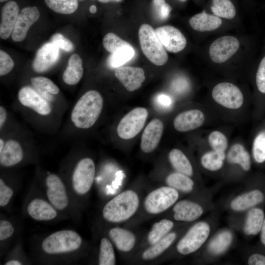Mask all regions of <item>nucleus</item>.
<instances>
[{
    "mask_svg": "<svg viewBox=\"0 0 265 265\" xmlns=\"http://www.w3.org/2000/svg\"><path fill=\"white\" fill-rule=\"evenodd\" d=\"M180 195L178 191L165 185L153 188L143 197L137 213L125 224V227H135L161 215L178 201Z\"/></svg>",
    "mask_w": 265,
    "mask_h": 265,
    "instance_id": "f257e3e1",
    "label": "nucleus"
},
{
    "mask_svg": "<svg viewBox=\"0 0 265 265\" xmlns=\"http://www.w3.org/2000/svg\"><path fill=\"white\" fill-rule=\"evenodd\" d=\"M142 198L141 191L138 187H131L121 191L103 207V219L113 224H125L137 213Z\"/></svg>",
    "mask_w": 265,
    "mask_h": 265,
    "instance_id": "f03ea898",
    "label": "nucleus"
},
{
    "mask_svg": "<svg viewBox=\"0 0 265 265\" xmlns=\"http://www.w3.org/2000/svg\"><path fill=\"white\" fill-rule=\"evenodd\" d=\"M104 100L100 93L91 90L77 101L72 111L71 118L80 129H88L96 123L102 112Z\"/></svg>",
    "mask_w": 265,
    "mask_h": 265,
    "instance_id": "7ed1b4c3",
    "label": "nucleus"
},
{
    "mask_svg": "<svg viewBox=\"0 0 265 265\" xmlns=\"http://www.w3.org/2000/svg\"><path fill=\"white\" fill-rule=\"evenodd\" d=\"M141 50L145 56L154 64L162 66L168 60L166 51L157 36L155 30L149 25H142L138 30Z\"/></svg>",
    "mask_w": 265,
    "mask_h": 265,
    "instance_id": "20e7f679",
    "label": "nucleus"
},
{
    "mask_svg": "<svg viewBox=\"0 0 265 265\" xmlns=\"http://www.w3.org/2000/svg\"><path fill=\"white\" fill-rule=\"evenodd\" d=\"M181 232L173 230L156 243L138 251L127 262L134 265L155 264L171 248Z\"/></svg>",
    "mask_w": 265,
    "mask_h": 265,
    "instance_id": "39448f33",
    "label": "nucleus"
},
{
    "mask_svg": "<svg viewBox=\"0 0 265 265\" xmlns=\"http://www.w3.org/2000/svg\"><path fill=\"white\" fill-rule=\"evenodd\" d=\"M82 243L80 236L71 230L56 231L49 235L42 242L44 252L56 254L72 252L78 250Z\"/></svg>",
    "mask_w": 265,
    "mask_h": 265,
    "instance_id": "423d86ee",
    "label": "nucleus"
},
{
    "mask_svg": "<svg viewBox=\"0 0 265 265\" xmlns=\"http://www.w3.org/2000/svg\"><path fill=\"white\" fill-rule=\"evenodd\" d=\"M210 232L211 228L208 223L199 221L195 223L177 241L175 251L182 256L195 252L206 242Z\"/></svg>",
    "mask_w": 265,
    "mask_h": 265,
    "instance_id": "0eeeda50",
    "label": "nucleus"
},
{
    "mask_svg": "<svg viewBox=\"0 0 265 265\" xmlns=\"http://www.w3.org/2000/svg\"><path fill=\"white\" fill-rule=\"evenodd\" d=\"M107 235L122 258L126 261L137 252L141 239L127 227H111L108 230Z\"/></svg>",
    "mask_w": 265,
    "mask_h": 265,
    "instance_id": "6e6552de",
    "label": "nucleus"
},
{
    "mask_svg": "<svg viewBox=\"0 0 265 265\" xmlns=\"http://www.w3.org/2000/svg\"><path fill=\"white\" fill-rule=\"evenodd\" d=\"M95 164L90 158H84L77 163L72 175V186L79 195L87 194L92 186L95 175Z\"/></svg>",
    "mask_w": 265,
    "mask_h": 265,
    "instance_id": "1a4fd4ad",
    "label": "nucleus"
},
{
    "mask_svg": "<svg viewBox=\"0 0 265 265\" xmlns=\"http://www.w3.org/2000/svg\"><path fill=\"white\" fill-rule=\"evenodd\" d=\"M148 116L144 107L133 108L120 120L117 128L118 136L123 139H130L137 135L143 129Z\"/></svg>",
    "mask_w": 265,
    "mask_h": 265,
    "instance_id": "9d476101",
    "label": "nucleus"
},
{
    "mask_svg": "<svg viewBox=\"0 0 265 265\" xmlns=\"http://www.w3.org/2000/svg\"><path fill=\"white\" fill-rule=\"evenodd\" d=\"M203 213V207L198 203L191 199H185L178 200L159 217L178 222L189 223L198 219Z\"/></svg>",
    "mask_w": 265,
    "mask_h": 265,
    "instance_id": "9b49d317",
    "label": "nucleus"
},
{
    "mask_svg": "<svg viewBox=\"0 0 265 265\" xmlns=\"http://www.w3.org/2000/svg\"><path fill=\"white\" fill-rule=\"evenodd\" d=\"M212 96L218 104L230 109L238 108L243 103V96L240 89L229 82L216 85L212 90Z\"/></svg>",
    "mask_w": 265,
    "mask_h": 265,
    "instance_id": "f8f14e48",
    "label": "nucleus"
},
{
    "mask_svg": "<svg viewBox=\"0 0 265 265\" xmlns=\"http://www.w3.org/2000/svg\"><path fill=\"white\" fill-rule=\"evenodd\" d=\"M239 46V41L235 37L224 36L219 37L210 47V58L215 63L224 62L237 52Z\"/></svg>",
    "mask_w": 265,
    "mask_h": 265,
    "instance_id": "ddd939ff",
    "label": "nucleus"
},
{
    "mask_svg": "<svg viewBox=\"0 0 265 265\" xmlns=\"http://www.w3.org/2000/svg\"><path fill=\"white\" fill-rule=\"evenodd\" d=\"M18 98L23 106L32 109L40 115H47L52 111L48 100L30 86L22 87L18 92Z\"/></svg>",
    "mask_w": 265,
    "mask_h": 265,
    "instance_id": "4468645a",
    "label": "nucleus"
},
{
    "mask_svg": "<svg viewBox=\"0 0 265 265\" xmlns=\"http://www.w3.org/2000/svg\"><path fill=\"white\" fill-rule=\"evenodd\" d=\"M40 13L35 6H27L21 10L11 34L14 42L23 41L31 26L39 18Z\"/></svg>",
    "mask_w": 265,
    "mask_h": 265,
    "instance_id": "2eb2a0df",
    "label": "nucleus"
},
{
    "mask_svg": "<svg viewBox=\"0 0 265 265\" xmlns=\"http://www.w3.org/2000/svg\"><path fill=\"white\" fill-rule=\"evenodd\" d=\"M155 31L165 49L169 52H179L186 46V40L185 36L173 26H159L155 29Z\"/></svg>",
    "mask_w": 265,
    "mask_h": 265,
    "instance_id": "dca6fc26",
    "label": "nucleus"
},
{
    "mask_svg": "<svg viewBox=\"0 0 265 265\" xmlns=\"http://www.w3.org/2000/svg\"><path fill=\"white\" fill-rule=\"evenodd\" d=\"M47 196L50 203L57 210H62L68 205L69 200L65 186L60 178L51 174L46 179Z\"/></svg>",
    "mask_w": 265,
    "mask_h": 265,
    "instance_id": "f3484780",
    "label": "nucleus"
},
{
    "mask_svg": "<svg viewBox=\"0 0 265 265\" xmlns=\"http://www.w3.org/2000/svg\"><path fill=\"white\" fill-rule=\"evenodd\" d=\"M59 49L52 42L44 44L37 52L32 67L37 73L47 71L57 62Z\"/></svg>",
    "mask_w": 265,
    "mask_h": 265,
    "instance_id": "a211bd4d",
    "label": "nucleus"
},
{
    "mask_svg": "<svg viewBox=\"0 0 265 265\" xmlns=\"http://www.w3.org/2000/svg\"><path fill=\"white\" fill-rule=\"evenodd\" d=\"M115 76L130 92L139 88L145 80L144 70L137 67L122 66L117 68Z\"/></svg>",
    "mask_w": 265,
    "mask_h": 265,
    "instance_id": "6ab92c4d",
    "label": "nucleus"
},
{
    "mask_svg": "<svg viewBox=\"0 0 265 265\" xmlns=\"http://www.w3.org/2000/svg\"><path fill=\"white\" fill-rule=\"evenodd\" d=\"M175 226L174 220L164 217L153 223L147 233L141 238L137 252L159 241L174 230Z\"/></svg>",
    "mask_w": 265,
    "mask_h": 265,
    "instance_id": "aec40b11",
    "label": "nucleus"
},
{
    "mask_svg": "<svg viewBox=\"0 0 265 265\" xmlns=\"http://www.w3.org/2000/svg\"><path fill=\"white\" fill-rule=\"evenodd\" d=\"M163 131V124L159 119H154L147 125L142 133L140 148L145 153H150L157 147Z\"/></svg>",
    "mask_w": 265,
    "mask_h": 265,
    "instance_id": "412c9836",
    "label": "nucleus"
},
{
    "mask_svg": "<svg viewBox=\"0 0 265 265\" xmlns=\"http://www.w3.org/2000/svg\"><path fill=\"white\" fill-rule=\"evenodd\" d=\"M20 8L17 2L10 0L5 2L1 9L0 37L4 40L12 34L18 19Z\"/></svg>",
    "mask_w": 265,
    "mask_h": 265,
    "instance_id": "4be33fe9",
    "label": "nucleus"
},
{
    "mask_svg": "<svg viewBox=\"0 0 265 265\" xmlns=\"http://www.w3.org/2000/svg\"><path fill=\"white\" fill-rule=\"evenodd\" d=\"M204 113L198 109H191L179 114L174 119L175 129L179 132H187L196 129L204 122Z\"/></svg>",
    "mask_w": 265,
    "mask_h": 265,
    "instance_id": "5701e85b",
    "label": "nucleus"
},
{
    "mask_svg": "<svg viewBox=\"0 0 265 265\" xmlns=\"http://www.w3.org/2000/svg\"><path fill=\"white\" fill-rule=\"evenodd\" d=\"M29 215L37 221H48L54 219L57 213L56 209L46 201L35 198L31 200L27 207Z\"/></svg>",
    "mask_w": 265,
    "mask_h": 265,
    "instance_id": "b1692460",
    "label": "nucleus"
},
{
    "mask_svg": "<svg viewBox=\"0 0 265 265\" xmlns=\"http://www.w3.org/2000/svg\"><path fill=\"white\" fill-rule=\"evenodd\" d=\"M23 152L20 143L15 140L7 141L0 151V164L4 167H10L21 161Z\"/></svg>",
    "mask_w": 265,
    "mask_h": 265,
    "instance_id": "393cba45",
    "label": "nucleus"
},
{
    "mask_svg": "<svg viewBox=\"0 0 265 265\" xmlns=\"http://www.w3.org/2000/svg\"><path fill=\"white\" fill-rule=\"evenodd\" d=\"M162 180L164 185L173 188L180 193H191L195 188L194 182L191 177L177 171L168 173Z\"/></svg>",
    "mask_w": 265,
    "mask_h": 265,
    "instance_id": "a878e982",
    "label": "nucleus"
},
{
    "mask_svg": "<svg viewBox=\"0 0 265 265\" xmlns=\"http://www.w3.org/2000/svg\"><path fill=\"white\" fill-rule=\"evenodd\" d=\"M264 199L263 192L259 189H254L235 198L231 202L230 206L235 211H243L261 203Z\"/></svg>",
    "mask_w": 265,
    "mask_h": 265,
    "instance_id": "bb28decb",
    "label": "nucleus"
},
{
    "mask_svg": "<svg viewBox=\"0 0 265 265\" xmlns=\"http://www.w3.org/2000/svg\"><path fill=\"white\" fill-rule=\"evenodd\" d=\"M189 23L195 30L209 31L218 28L222 24V20L214 15H211L203 11L190 18Z\"/></svg>",
    "mask_w": 265,
    "mask_h": 265,
    "instance_id": "cd10ccee",
    "label": "nucleus"
},
{
    "mask_svg": "<svg viewBox=\"0 0 265 265\" xmlns=\"http://www.w3.org/2000/svg\"><path fill=\"white\" fill-rule=\"evenodd\" d=\"M83 74L82 61L78 54H73L68 60V65L65 70L62 78L67 84L75 85L81 80Z\"/></svg>",
    "mask_w": 265,
    "mask_h": 265,
    "instance_id": "c85d7f7f",
    "label": "nucleus"
},
{
    "mask_svg": "<svg viewBox=\"0 0 265 265\" xmlns=\"http://www.w3.org/2000/svg\"><path fill=\"white\" fill-rule=\"evenodd\" d=\"M168 160L175 171L190 177L193 175L192 164L186 155L178 149H173L168 154Z\"/></svg>",
    "mask_w": 265,
    "mask_h": 265,
    "instance_id": "c756f323",
    "label": "nucleus"
},
{
    "mask_svg": "<svg viewBox=\"0 0 265 265\" xmlns=\"http://www.w3.org/2000/svg\"><path fill=\"white\" fill-rule=\"evenodd\" d=\"M265 214L259 208L251 209L248 212L244 225V232L247 235H256L261 230Z\"/></svg>",
    "mask_w": 265,
    "mask_h": 265,
    "instance_id": "7c9ffc66",
    "label": "nucleus"
},
{
    "mask_svg": "<svg viewBox=\"0 0 265 265\" xmlns=\"http://www.w3.org/2000/svg\"><path fill=\"white\" fill-rule=\"evenodd\" d=\"M227 160L232 164H239L244 171L251 167V159L248 152L240 144L233 145L227 154Z\"/></svg>",
    "mask_w": 265,
    "mask_h": 265,
    "instance_id": "2f4dec72",
    "label": "nucleus"
},
{
    "mask_svg": "<svg viewBox=\"0 0 265 265\" xmlns=\"http://www.w3.org/2000/svg\"><path fill=\"white\" fill-rule=\"evenodd\" d=\"M100 265H115L116 264V255L114 245L108 238L101 239L98 255Z\"/></svg>",
    "mask_w": 265,
    "mask_h": 265,
    "instance_id": "473e14b6",
    "label": "nucleus"
},
{
    "mask_svg": "<svg viewBox=\"0 0 265 265\" xmlns=\"http://www.w3.org/2000/svg\"><path fill=\"white\" fill-rule=\"evenodd\" d=\"M232 239L233 236L230 231H222L212 239L209 244L208 249L214 255L220 254L229 247Z\"/></svg>",
    "mask_w": 265,
    "mask_h": 265,
    "instance_id": "72a5a7b5",
    "label": "nucleus"
},
{
    "mask_svg": "<svg viewBox=\"0 0 265 265\" xmlns=\"http://www.w3.org/2000/svg\"><path fill=\"white\" fill-rule=\"evenodd\" d=\"M46 5L53 12L61 14H71L79 7L78 0H44Z\"/></svg>",
    "mask_w": 265,
    "mask_h": 265,
    "instance_id": "f704fd0d",
    "label": "nucleus"
},
{
    "mask_svg": "<svg viewBox=\"0 0 265 265\" xmlns=\"http://www.w3.org/2000/svg\"><path fill=\"white\" fill-rule=\"evenodd\" d=\"M225 159V152L212 150L202 157L201 162L202 166L210 171H216L223 166Z\"/></svg>",
    "mask_w": 265,
    "mask_h": 265,
    "instance_id": "c9c22d12",
    "label": "nucleus"
},
{
    "mask_svg": "<svg viewBox=\"0 0 265 265\" xmlns=\"http://www.w3.org/2000/svg\"><path fill=\"white\" fill-rule=\"evenodd\" d=\"M134 54L135 51L130 44L111 53L108 60V65L112 68H117L131 60Z\"/></svg>",
    "mask_w": 265,
    "mask_h": 265,
    "instance_id": "e433bc0d",
    "label": "nucleus"
},
{
    "mask_svg": "<svg viewBox=\"0 0 265 265\" xmlns=\"http://www.w3.org/2000/svg\"><path fill=\"white\" fill-rule=\"evenodd\" d=\"M211 10L218 17L232 19L236 16V9L230 0H212Z\"/></svg>",
    "mask_w": 265,
    "mask_h": 265,
    "instance_id": "4c0bfd02",
    "label": "nucleus"
},
{
    "mask_svg": "<svg viewBox=\"0 0 265 265\" xmlns=\"http://www.w3.org/2000/svg\"><path fill=\"white\" fill-rule=\"evenodd\" d=\"M33 86L43 97L48 99V94L57 95L59 92L58 87L50 79L44 77H36L30 80Z\"/></svg>",
    "mask_w": 265,
    "mask_h": 265,
    "instance_id": "58836bf2",
    "label": "nucleus"
},
{
    "mask_svg": "<svg viewBox=\"0 0 265 265\" xmlns=\"http://www.w3.org/2000/svg\"><path fill=\"white\" fill-rule=\"evenodd\" d=\"M103 44L105 49L111 53L130 44L113 33H108L104 37Z\"/></svg>",
    "mask_w": 265,
    "mask_h": 265,
    "instance_id": "ea45409f",
    "label": "nucleus"
},
{
    "mask_svg": "<svg viewBox=\"0 0 265 265\" xmlns=\"http://www.w3.org/2000/svg\"><path fill=\"white\" fill-rule=\"evenodd\" d=\"M252 152L254 159L257 162L265 161V131L261 132L255 137Z\"/></svg>",
    "mask_w": 265,
    "mask_h": 265,
    "instance_id": "a19ab883",
    "label": "nucleus"
},
{
    "mask_svg": "<svg viewBox=\"0 0 265 265\" xmlns=\"http://www.w3.org/2000/svg\"><path fill=\"white\" fill-rule=\"evenodd\" d=\"M209 142L213 150L225 152L228 146V140L225 135L219 131L212 132L208 137Z\"/></svg>",
    "mask_w": 265,
    "mask_h": 265,
    "instance_id": "79ce46f5",
    "label": "nucleus"
},
{
    "mask_svg": "<svg viewBox=\"0 0 265 265\" xmlns=\"http://www.w3.org/2000/svg\"><path fill=\"white\" fill-rule=\"evenodd\" d=\"M153 7L156 15L161 20L167 19L172 10L171 7L165 0H153Z\"/></svg>",
    "mask_w": 265,
    "mask_h": 265,
    "instance_id": "37998d69",
    "label": "nucleus"
},
{
    "mask_svg": "<svg viewBox=\"0 0 265 265\" xmlns=\"http://www.w3.org/2000/svg\"><path fill=\"white\" fill-rule=\"evenodd\" d=\"M14 66V62L6 52L0 51V76H3L11 72Z\"/></svg>",
    "mask_w": 265,
    "mask_h": 265,
    "instance_id": "c03bdc74",
    "label": "nucleus"
},
{
    "mask_svg": "<svg viewBox=\"0 0 265 265\" xmlns=\"http://www.w3.org/2000/svg\"><path fill=\"white\" fill-rule=\"evenodd\" d=\"M51 42L56 45L59 49L67 52L72 51L74 49V45L72 42L60 33L53 34L51 38Z\"/></svg>",
    "mask_w": 265,
    "mask_h": 265,
    "instance_id": "a18cd8bd",
    "label": "nucleus"
},
{
    "mask_svg": "<svg viewBox=\"0 0 265 265\" xmlns=\"http://www.w3.org/2000/svg\"><path fill=\"white\" fill-rule=\"evenodd\" d=\"M190 87L188 80L183 77L175 78L172 81L171 88L177 94H183L188 91Z\"/></svg>",
    "mask_w": 265,
    "mask_h": 265,
    "instance_id": "49530a36",
    "label": "nucleus"
},
{
    "mask_svg": "<svg viewBox=\"0 0 265 265\" xmlns=\"http://www.w3.org/2000/svg\"><path fill=\"white\" fill-rule=\"evenodd\" d=\"M256 85L258 90L265 94V56L261 60L256 76Z\"/></svg>",
    "mask_w": 265,
    "mask_h": 265,
    "instance_id": "de8ad7c7",
    "label": "nucleus"
},
{
    "mask_svg": "<svg viewBox=\"0 0 265 265\" xmlns=\"http://www.w3.org/2000/svg\"><path fill=\"white\" fill-rule=\"evenodd\" d=\"M13 195V190L6 185L2 179H0V206H6L10 201Z\"/></svg>",
    "mask_w": 265,
    "mask_h": 265,
    "instance_id": "09e8293b",
    "label": "nucleus"
},
{
    "mask_svg": "<svg viewBox=\"0 0 265 265\" xmlns=\"http://www.w3.org/2000/svg\"><path fill=\"white\" fill-rule=\"evenodd\" d=\"M14 229L12 224L8 221H0V240H4L10 238L13 234Z\"/></svg>",
    "mask_w": 265,
    "mask_h": 265,
    "instance_id": "8fccbe9b",
    "label": "nucleus"
},
{
    "mask_svg": "<svg viewBox=\"0 0 265 265\" xmlns=\"http://www.w3.org/2000/svg\"><path fill=\"white\" fill-rule=\"evenodd\" d=\"M156 102L159 106L164 108H168L171 106L172 104L171 99L167 95L161 94L158 96L156 99Z\"/></svg>",
    "mask_w": 265,
    "mask_h": 265,
    "instance_id": "3c124183",
    "label": "nucleus"
},
{
    "mask_svg": "<svg viewBox=\"0 0 265 265\" xmlns=\"http://www.w3.org/2000/svg\"><path fill=\"white\" fill-rule=\"evenodd\" d=\"M249 265H265V256L260 254L251 255L247 261Z\"/></svg>",
    "mask_w": 265,
    "mask_h": 265,
    "instance_id": "603ef678",
    "label": "nucleus"
},
{
    "mask_svg": "<svg viewBox=\"0 0 265 265\" xmlns=\"http://www.w3.org/2000/svg\"><path fill=\"white\" fill-rule=\"evenodd\" d=\"M6 119V111L4 107L0 106V128L1 129Z\"/></svg>",
    "mask_w": 265,
    "mask_h": 265,
    "instance_id": "864d4df0",
    "label": "nucleus"
},
{
    "mask_svg": "<svg viewBox=\"0 0 265 265\" xmlns=\"http://www.w3.org/2000/svg\"><path fill=\"white\" fill-rule=\"evenodd\" d=\"M261 232V240L263 244L265 246V218L264 219Z\"/></svg>",
    "mask_w": 265,
    "mask_h": 265,
    "instance_id": "5fc2aeb1",
    "label": "nucleus"
},
{
    "mask_svg": "<svg viewBox=\"0 0 265 265\" xmlns=\"http://www.w3.org/2000/svg\"><path fill=\"white\" fill-rule=\"evenodd\" d=\"M22 264L21 262L16 260L8 261L4 264L5 265H21Z\"/></svg>",
    "mask_w": 265,
    "mask_h": 265,
    "instance_id": "6e6d98bb",
    "label": "nucleus"
},
{
    "mask_svg": "<svg viewBox=\"0 0 265 265\" xmlns=\"http://www.w3.org/2000/svg\"><path fill=\"white\" fill-rule=\"evenodd\" d=\"M99 1L102 3H108L110 2H120L123 0H98Z\"/></svg>",
    "mask_w": 265,
    "mask_h": 265,
    "instance_id": "4d7b16f0",
    "label": "nucleus"
},
{
    "mask_svg": "<svg viewBox=\"0 0 265 265\" xmlns=\"http://www.w3.org/2000/svg\"><path fill=\"white\" fill-rule=\"evenodd\" d=\"M89 11L92 13H95L97 11V8L95 5H92L89 7Z\"/></svg>",
    "mask_w": 265,
    "mask_h": 265,
    "instance_id": "13d9d810",
    "label": "nucleus"
},
{
    "mask_svg": "<svg viewBox=\"0 0 265 265\" xmlns=\"http://www.w3.org/2000/svg\"><path fill=\"white\" fill-rule=\"evenodd\" d=\"M4 142L2 138L0 139V151L2 150L3 149L4 146Z\"/></svg>",
    "mask_w": 265,
    "mask_h": 265,
    "instance_id": "bf43d9fd",
    "label": "nucleus"
},
{
    "mask_svg": "<svg viewBox=\"0 0 265 265\" xmlns=\"http://www.w3.org/2000/svg\"><path fill=\"white\" fill-rule=\"evenodd\" d=\"M10 0H0V2H6V1H8Z\"/></svg>",
    "mask_w": 265,
    "mask_h": 265,
    "instance_id": "052dcab7",
    "label": "nucleus"
},
{
    "mask_svg": "<svg viewBox=\"0 0 265 265\" xmlns=\"http://www.w3.org/2000/svg\"><path fill=\"white\" fill-rule=\"evenodd\" d=\"M181 0V1H185L186 0Z\"/></svg>",
    "mask_w": 265,
    "mask_h": 265,
    "instance_id": "680f3d73",
    "label": "nucleus"
},
{
    "mask_svg": "<svg viewBox=\"0 0 265 265\" xmlns=\"http://www.w3.org/2000/svg\"></svg>",
    "mask_w": 265,
    "mask_h": 265,
    "instance_id": "e2e57ef3",
    "label": "nucleus"
}]
</instances>
